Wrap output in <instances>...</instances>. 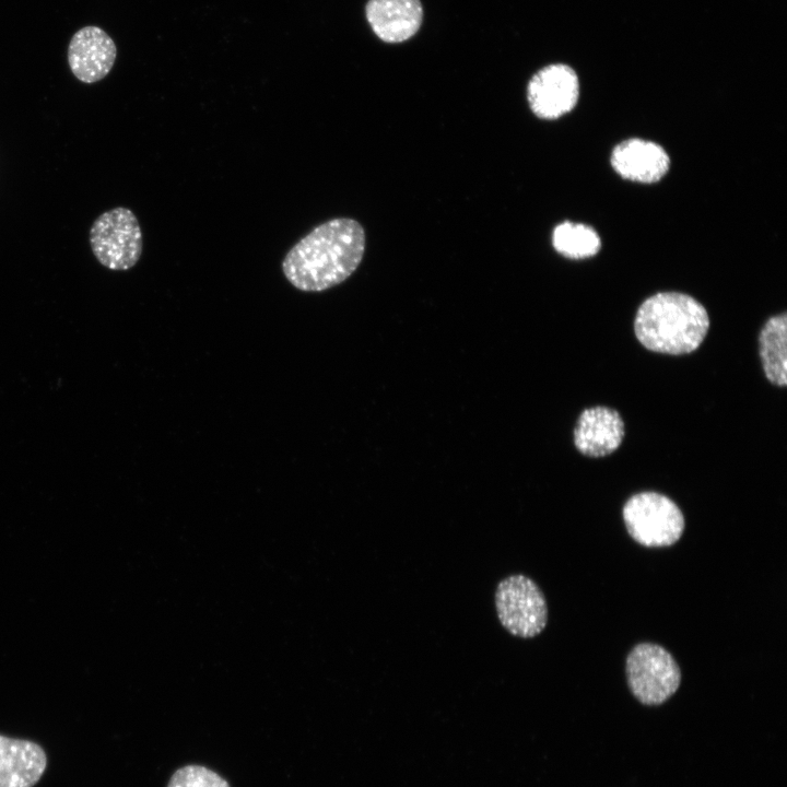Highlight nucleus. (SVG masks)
Masks as SVG:
<instances>
[{
    "instance_id": "nucleus-1",
    "label": "nucleus",
    "mask_w": 787,
    "mask_h": 787,
    "mask_svg": "<svg viewBox=\"0 0 787 787\" xmlns=\"http://www.w3.org/2000/svg\"><path fill=\"white\" fill-rule=\"evenodd\" d=\"M365 232L354 219L337 218L314 227L285 255L286 280L304 292H322L344 282L360 266Z\"/></svg>"
},
{
    "instance_id": "nucleus-3",
    "label": "nucleus",
    "mask_w": 787,
    "mask_h": 787,
    "mask_svg": "<svg viewBox=\"0 0 787 787\" xmlns=\"http://www.w3.org/2000/svg\"><path fill=\"white\" fill-rule=\"evenodd\" d=\"M622 517L631 538L648 548L674 544L685 527L680 507L668 496L654 491L632 495L623 506Z\"/></svg>"
},
{
    "instance_id": "nucleus-6",
    "label": "nucleus",
    "mask_w": 787,
    "mask_h": 787,
    "mask_svg": "<svg viewBox=\"0 0 787 787\" xmlns=\"http://www.w3.org/2000/svg\"><path fill=\"white\" fill-rule=\"evenodd\" d=\"M90 245L102 266L115 271L131 269L142 252L137 216L122 207L102 213L91 226Z\"/></svg>"
},
{
    "instance_id": "nucleus-12",
    "label": "nucleus",
    "mask_w": 787,
    "mask_h": 787,
    "mask_svg": "<svg viewBox=\"0 0 787 787\" xmlns=\"http://www.w3.org/2000/svg\"><path fill=\"white\" fill-rule=\"evenodd\" d=\"M366 17L381 40L401 43L419 31L423 9L420 0H369Z\"/></svg>"
},
{
    "instance_id": "nucleus-8",
    "label": "nucleus",
    "mask_w": 787,
    "mask_h": 787,
    "mask_svg": "<svg viewBox=\"0 0 787 787\" xmlns=\"http://www.w3.org/2000/svg\"><path fill=\"white\" fill-rule=\"evenodd\" d=\"M67 55L73 75L83 83L92 84L110 72L117 57V47L103 28L87 25L73 34Z\"/></svg>"
},
{
    "instance_id": "nucleus-5",
    "label": "nucleus",
    "mask_w": 787,
    "mask_h": 787,
    "mask_svg": "<svg viewBox=\"0 0 787 787\" xmlns=\"http://www.w3.org/2000/svg\"><path fill=\"white\" fill-rule=\"evenodd\" d=\"M625 672L632 694L645 705L662 704L681 683V670L673 656L654 643H639L632 648Z\"/></svg>"
},
{
    "instance_id": "nucleus-4",
    "label": "nucleus",
    "mask_w": 787,
    "mask_h": 787,
    "mask_svg": "<svg viewBox=\"0 0 787 787\" xmlns=\"http://www.w3.org/2000/svg\"><path fill=\"white\" fill-rule=\"evenodd\" d=\"M494 606L501 625L515 637L533 638L548 624L549 610L543 591L524 574H512L498 582Z\"/></svg>"
},
{
    "instance_id": "nucleus-14",
    "label": "nucleus",
    "mask_w": 787,
    "mask_h": 787,
    "mask_svg": "<svg viewBox=\"0 0 787 787\" xmlns=\"http://www.w3.org/2000/svg\"><path fill=\"white\" fill-rule=\"evenodd\" d=\"M552 245L562 256L579 260L597 255L601 248V239L591 226L564 221L553 230Z\"/></svg>"
},
{
    "instance_id": "nucleus-7",
    "label": "nucleus",
    "mask_w": 787,
    "mask_h": 787,
    "mask_svg": "<svg viewBox=\"0 0 787 787\" xmlns=\"http://www.w3.org/2000/svg\"><path fill=\"white\" fill-rule=\"evenodd\" d=\"M579 82L567 64L554 63L539 70L529 81L527 99L532 113L547 120L557 119L577 104Z\"/></svg>"
},
{
    "instance_id": "nucleus-9",
    "label": "nucleus",
    "mask_w": 787,
    "mask_h": 787,
    "mask_svg": "<svg viewBox=\"0 0 787 787\" xmlns=\"http://www.w3.org/2000/svg\"><path fill=\"white\" fill-rule=\"evenodd\" d=\"M573 434L574 445L580 454L599 458L614 453L621 446L625 424L615 409L596 406L583 410Z\"/></svg>"
},
{
    "instance_id": "nucleus-10",
    "label": "nucleus",
    "mask_w": 787,
    "mask_h": 787,
    "mask_svg": "<svg viewBox=\"0 0 787 787\" xmlns=\"http://www.w3.org/2000/svg\"><path fill=\"white\" fill-rule=\"evenodd\" d=\"M611 166L622 178L653 184L659 181L670 168V157L658 143L631 138L618 143L611 153Z\"/></svg>"
},
{
    "instance_id": "nucleus-13",
    "label": "nucleus",
    "mask_w": 787,
    "mask_h": 787,
    "mask_svg": "<svg viewBox=\"0 0 787 787\" xmlns=\"http://www.w3.org/2000/svg\"><path fill=\"white\" fill-rule=\"evenodd\" d=\"M759 352L766 378L776 386L787 385V314L770 317L759 334Z\"/></svg>"
},
{
    "instance_id": "nucleus-11",
    "label": "nucleus",
    "mask_w": 787,
    "mask_h": 787,
    "mask_svg": "<svg viewBox=\"0 0 787 787\" xmlns=\"http://www.w3.org/2000/svg\"><path fill=\"white\" fill-rule=\"evenodd\" d=\"M46 766L39 744L0 735V787H33Z\"/></svg>"
},
{
    "instance_id": "nucleus-2",
    "label": "nucleus",
    "mask_w": 787,
    "mask_h": 787,
    "mask_svg": "<svg viewBox=\"0 0 787 787\" xmlns=\"http://www.w3.org/2000/svg\"><path fill=\"white\" fill-rule=\"evenodd\" d=\"M709 329V316L694 297L681 292H659L637 309L634 332L649 351L683 355L695 351Z\"/></svg>"
},
{
    "instance_id": "nucleus-15",
    "label": "nucleus",
    "mask_w": 787,
    "mask_h": 787,
    "mask_svg": "<svg viewBox=\"0 0 787 787\" xmlns=\"http://www.w3.org/2000/svg\"><path fill=\"white\" fill-rule=\"evenodd\" d=\"M167 787H230L214 771L201 765H186L172 775Z\"/></svg>"
}]
</instances>
